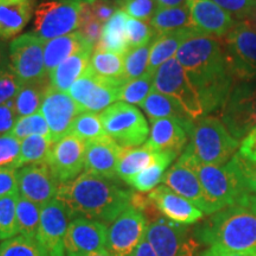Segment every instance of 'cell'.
I'll use <instances>...</instances> for the list:
<instances>
[{"label": "cell", "instance_id": "1", "mask_svg": "<svg viewBox=\"0 0 256 256\" xmlns=\"http://www.w3.org/2000/svg\"><path fill=\"white\" fill-rule=\"evenodd\" d=\"M176 58L200 96L204 115L220 113L235 83L222 40L197 34L185 42Z\"/></svg>", "mask_w": 256, "mask_h": 256}, {"label": "cell", "instance_id": "2", "mask_svg": "<svg viewBox=\"0 0 256 256\" xmlns=\"http://www.w3.org/2000/svg\"><path fill=\"white\" fill-rule=\"evenodd\" d=\"M133 192L124 188L119 179L83 172L60 186L57 200L63 202L74 218L83 217L112 224L130 206Z\"/></svg>", "mask_w": 256, "mask_h": 256}, {"label": "cell", "instance_id": "3", "mask_svg": "<svg viewBox=\"0 0 256 256\" xmlns=\"http://www.w3.org/2000/svg\"><path fill=\"white\" fill-rule=\"evenodd\" d=\"M200 243L229 250H256V212L243 206L211 215L194 229Z\"/></svg>", "mask_w": 256, "mask_h": 256}, {"label": "cell", "instance_id": "4", "mask_svg": "<svg viewBox=\"0 0 256 256\" xmlns=\"http://www.w3.org/2000/svg\"><path fill=\"white\" fill-rule=\"evenodd\" d=\"M182 156L190 162L200 178L209 206V216L226 208L242 206L249 192L229 162L224 166L202 164L186 150Z\"/></svg>", "mask_w": 256, "mask_h": 256}, {"label": "cell", "instance_id": "5", "mask_svg": "<svg viewBox=\"0 0 256 256\" xmlns=\"http://www.w3.org/2000/svg\"><path fill=\"white\" fill-rule=\"evenodd\" d=\"M238 147L240 142L220 118L206 115L194 121L185 150L202 164L224 166L234 158Z\"/></svg>", "mask_w": 256, "mask_h": 256}, {"label": "cell", "instance_id": "6", "mask_svg": "<svg viewBox=\"0 0 256 256\" xmlns=\"http://www.w3.org/2000/svg\"><path fill=\"white\" fill-rule=\"evenodd\" d=\"M222 40L235 83H256V31L248 20L238 22Z\"/></svg>", "mask_w": 256, "mask_h": 256}, {"label": "cell", "instance_id": "7", "mask_svg": "<svg viewBox=\"0 0 256 256\" xmlns=\"http://www.w3.org/2000/svg\"><path fill=\"white\" fill-rule=\"evenodd\" d=\"M100 115L107 136L121 147H139L148 140L151 128L136 106L119 101Z\"/></svg>", "mask_w": 256, "mask_h": 256}, {"label": "cell", "instance_id": "8", "mask_svg": "<svg viewBox=\"0 0 256 256\" xmlns=\"http://www.w3.org/2000/svg\"><path fill=\"white\" fill-rule=\"evenodd\" d=\"M81 2L46 0L34 12L32 31L44 43L74 34L80 28Z\"/></svg>", "mask_w": 256, "mask_h": 256}, {"label": "cell", "instance_id": "9", "mask_svg": "<svg viewBox=\"0 0 256 256\" xmlns=\"http://www.w3.org/2000/svg\"><path fill=\"white\" fill-rule=\"evenodd\" d=\"M146 238L158 256H196L200 247L188 226L160 215L147 224Z\"/></svg>", "mask_w": 256, "mask_h": 256}, {"label": "cell", "instance_id": "10", "mask_svg": "<svg viewBox=\"0 0 256 256\" xmlns=\"http://www.w3.org/2000/svg\"><path fill=\"white\" fill-rule=\"evenodd\" d=\"M153 89L177 101L194 121L206 116L200 96L176 57L162 64L156 72Z\"/></svg>", "mask_w": 256, "mask_h": 256}, {"label": "cell", "instance_id": "11", "mask_svg": "<svg viewBox=\"0 0 256 256\" xmlns=\"http://www.w3.org/2000/svg\"><path fill=\"white\" fill-rule=\"evenodd\" d=\"M44 44L34 32L20 34L10 44V66L23 84L49 80L44 60Z\"/></svg>", "mask_w": 256, "mask_h": 256}, {"label": "cell", "instance_id": "12", "mask_svg": "<svg viewBox=\"0 0 256 256\" xmlns=\"http://www.w3.org/2000/svg\"><path fill=\"white\" fill-rule=\"evenodd\" d=\"M220 115L222 122L238 142L255 130L256 83H235Z\"/></svg>", "mask_w": 256, "mask_h": 256}, {"label": "cell", "instance_id": "13", "mask_svg": "<svg viewBox=\"0 0 256 256\" xmlns=\"http://www.w3.org/2000/svg\"><path fill=\"white\" fill-rule=\"evenodd\" d=\"M124 84V81L100 78L89 66L68 94L83 113H100L120 101V89Z\"/></svg>", "mask_w": 256, "mask_h": 256}, {"label": "cell", "instance_id": "14", "mask_svg": "<svg viewBox=\"0 0 256 256\" xmlns=\"http://www.w3.org/2000/svg\"><path fill=\"white\" fill-rule=\"evenodd\" d=\"M74 220L68 206L60 200H52L42 206L37 242L49 256H66V240L70 223Z\"/></svg>", "mask_w": 256, "mask_h": 256}, {"label": "cell", "instance_id": "15", "mask_svg": "<svg viewBox=\"0 0 256 256\" xmlns=\"http://www.w3.org/2000/svg\"><path fill=\"white\" fill-rule=\"evenodd\" d=\"M147 224L146 216L130 206L110 224L107 250L113 256H130L145 238Z\"/></svg>", "mask_w": 256, "mask_h": 256}, {"label": "cell", "instance_id": "16", "mask_svg": "<svg viewBox=\"0 0 256 256\" xmlns=\"http://www.w3.org/2000/svg\"><path fill=\"white\" fill-rule=\"evenodd\" d=\"M84 156L86 142L68 134L54 144L46 164L62 185L74 180L82 174L84 170Z\"/></svg>", "mask_w": 256, "mask_h": 256}, {"label": "cell", "instance_id": "17", "mask_svg": "<svg viewBox=\"0 0 256 256\" xmlns=\"http://www.w3.org/2000/svg\"><path fill=\"white\" fill-rule=\"evenodd\" d=\"M17 178L19 194L40 206H44L58 194L60 184L46 162L18 168Z\"/></svg>", "mask_w": 256, "mask_h": 256}, {"label": "cell", "instance_id": "18", "mask_svg": "<svg viewBox=\"0 0 256 256\" xmlns=\"http://www.w3.org/2000/svg\"><path fill=\"white\" fill-rule=\"evenodd\" d=\"M107 224L76 217L70 223L64 246L66 256H84L107 249Z\"/></svg>", "mask_w": 256, "mask_h": 256}, {"label": "cell", "instance_id": "19", "mask_svg": "<svg viewBox=\"0 0 256 256\" xmlns=\"http://www.w3.org/2000/svg\"><path fill=\"white\" fill-rule=\"evenodd\" d=\"M40 113L49 124L54 142L68 136L74 120L83 112L68 92L49 87L40 107Z\"/></svg>", "mask_w": 256, "mask_h": 256}, {"label": "cell", "instance_id": "20", "mask_svg": "<svg viewBox=\"0 0 256 256\" xmlns=\"http://www.w3.org/2000/svg\"><path fill=\"white\" fill-rule=\"evenodd\" d=\"M192 28L204 36L223 40L238 24L228 12L212 0H188Z\"/></svg>", "mask_w": 256, "mask_h": 256}, {"label": "cell", "instance_id": "21", "mask_svg": "<svg viewBox=\"0 0 256 256\" xmlns=\"http://www.w3.org/2000/svg\"><path fill=\"white\" fill-rule=\"evenodd\" d=\"M162 183L179 196L191 202L194 206L203 211V214L209 215V206L200 178L183 156H179L178 162L166 172Z\"/></svg>", "mask_w": 256, "mask_h": 256}, {"label": "cell", "instance_id": "22", "mask_svg": "<svg viewBox=\"0 0 256 256\" xmlns=\"http://www.w3.org/2000/svg\"><path fill=\"white\" fill-rule=\"evenodd\" d=\"M148 197L162 216L176 223L191 226L198 223L204 217L203 211L166 185L156 188L150 192Z\"/></svg>", "mask_w": 256, "mask_h": 256}, {"label": "cell", "instance_id": "23", "mask_svg": "<svg viewBox=\"0 0 256 256\" xmlns=\"http://www.w3.org/2000/svg\"><path fill=\"white\" fill-rule=\"evenodd\" d=\"M121 147L110 136L98 138L86 142L84 172L110 179H119L116 168L121 154Z\"/></svg>", "mask_w": 256, "mask_h": 256}, {"label": "cell", "instance_id": "24", "mask_svg": "<svg viewBox=\"0 0 256 256\" xmlns=\"http://www.w3.org/2000/svg\"><path fill=\"white\" fill-rule=\"evenodd\" d=\"M192 130L194 127H188L174 119L151 120L146 145L156 152H174L179 156L186 148Z\"/></svg>", "mask_w": 256, "mask_h": 256}, {"label": "cell", "instance_id": "25", "mask_svg": "<svg viewBox=\"0 0 256 256\" xmlns=\"http://www.w3.org/2000/svg\"><path fill=\"white\" fill-rule=\"evenodd\" d=\"M38 0H0V40L20 36L34 16Z\"/></svg>", "mask_w": 256, "mask_h": 256}, {"label": "cell", "instance_id": "26", "mask_svg": "<svg viewBox=\"0 0 256 256\" xmlns=\"http://www.w3.org/2000/svg\"><path fill=\"white\" fill-rule=\"evenodd\" d=\"M197 34H202L192 28H182V30L178 31L159 34L152 44L148 68H147L146 74L154 76L162 64L176 57L179 49H180L185 42L192 37L197 36Z\"/></svg>", "mask_w": 256, "mask_h": 256}, {"label": "cell", "instance_id": "27", "mask_svg": "<svg viewBox=\"0 0 256 256\" xmlns=\"http://www.w3.org/2000/svg\"><path fill=\"white\" fill-rule=\"evenodd\" d=\"M94 46L88 44L75 55L69 57L49 75L50 86L57 90L69 92L70 88L81 78L90 66L92 55L94 52Z\"/></svg>", "mask_w": 256, "mask_h": 256}, {"label": "cell", "instance_id": "28", "mask_svg": "<svg viewBox=\"0 0 256 256\" xmlns=\"http://www.w3.org/2000/svg\"><path fill=\"white\" fill-rule=\"evenodd\" d=\"M142 110L145 112L150 121L159 119H174L188 127H194V120L184 110V108L174 98L153 89L151 94L142 102Z\"/></svg>", "mask_w": 256, "mask_h": 256}, {"label": "cell", "instance_id": "29", "mask_svg": "<svg viewBox=\"0 0 256 256\" xmlns=\"http://www.w3.org/2000/svg\"><path fill=\"white\" fill-rule=\"evenodd\" d=\"M158 152L153 151L146 144L139 147H122L116 168L118 178L128 184L140 172L151 166Z\"/></svg>", "mask_w": 256, "mask_h": 256}, {"label": "cell", "instance_id": "30", "mask_svg": "<svg viewBox=\"0 0 256 256\" xmlns=\"http://www.w3.org/2000/svg\"><path fill=\"white\" fill-rule=\"evenodd\" d=\"M88 44L78 31L46 42L44 44V60L48 75H50L60 64L75 55Z\"/></svg>", "mask_w": 256, "mask_h": 256}, {"label": "cell", "instance_id": "31", "mask_svg": "<svg viewBox=\"0 0 256 256\" xmlns=\"http://www.w3.org/2000/svg\"><path fill=\"white\" fill-rule=\"evenodd\" d=\"M128 16L122 10H118L113 17L104 25L102 37L95 49L126 55L130 50L127 40V20Z\"/></svg>", "mask_w": 256, "mask_h": 256}, {"label": "cell", "instance_id": "32", "mask_svg": "<svg viewBox=\"0 0 256 256\" xmlns=\"http://www.w3.org/2000/svg\"><path fill=\"white\" fill-rule=\"evenodd\" d=\"M177 156V153L174 152H158L156 162L146 170H144L142 172H140L136 177H134L128 185L140 194L153 191L159 186L160 183H162L166 170L174 162Z\"/></svg>", "mask_w": 256, "mask_h": 256}, {"label": "cell", "instance_id": "33", "mask_svg": "<svg viewBox=\"0 0 256 256\" xmlns=\"http://www.w3.org/2000/svg\"><path fill=\"white\" fill-rule=\"evenodd\" d=\"M150 24L152 25V28L158 34L192 28L190 11L186 5L171 8H159Z\"/></svg>", "mask_w": 256, "mask_h": 256}, {"label": "cell", "instance_id": "34", "mask_svg": "<svg viewBox=\"0 0 256 256\" xmlns=\"http://www.w3.org/2000/svg\"><path fill=\"white\" fill-rule=\"evenodd\" d=\"M49 87V80L40 83H28V84L22 86L20 90L14 98L18 116H30V115L38 113L40 110Z\"/></svg>", "mask_w": 256, "mask_h": 256}, {"label": "cell", "instance_id": "35", "mask_svg": "<svg viewBox=\"0 0 256 256\" xmlns=\"http://www.w3.org/2000/svg\"><path fill=\"white\" fill-rule=\"evenodd\" d=\"M90 69L100 78L124 81V55L94 49L90 60Z\"/></svg>", "mask_w": 256, "mask_h": 256}, {"label": "cell", "instance_id": "36", "mask_svg": "<svg viewBox=\"0 0 256 256\" xmlns=\"http://www.w3.org/2000/svg\"><path fill=\"white\" fill-rule=\"evenodd\" d=\"M54 144L55 142L51 138L40 136H32L23 140L20 145L19 168L26 165L46 162Z\"/></svg>", "mask_w": 256, "mask_h": 256}, {"label": "cell", "instance_id": "37", "mask_svg": "<svg viewBox=\"0 0 256 256\" xmlns=\"http://www.w3.org/2000/svg\"><path fill=\"white\" fill-rule=\"evenodd\" d=\"M42 206L19 194L17 204V226L19 235L36 238L40 222Z\"/></svg>", "mask_w": 256, "mask_h": 256}, {"label": "cell", "instance_id": "38", "mask_svg": "<svg viewBox=\"0 0 256 256\" xmlns=\"http://www.w3.org/2000/svg\"><path fill=\"white\" fill-rule=\"evenodd\" d=\"M69 134L78 136L83 142H92L98 138L107 136L101 115L96 113H82L80 114L72 124Z\"/></svg>", "mask_w": 256, "mask_h": 256}, {"label": "cell", "instance_id": "39", "mask_svg": "<svg viewBox=\"0 0 256 256\" xmlns=\"http://www.w3.org/2000/svg\"><path fill=\"white\" fill-rule=\"evenodd\" d=\"M19 192L0 198V241L18 235L17 204Z\"/></svg>", "mask_w": 256, "mask_h": 256}, {"label": "cell", "instance_id": "40", "mask_svg": "<svg viewBox=\"0 0 256 256\" xmlns=\"http://www.w3.org/2000/svg\"><path fill=\"white\" fill-rule=\"evenodd\" d=\"M0 256H49L36 238L14 236L0 243Z\"/></svg>", "mask_w": 256, "mask_h": 256}, {"label": "cell", "instance_id": "41", "mask_svg": "<svg viewBox=\"0 0 256 256\" xmlns=\"http://www.w3.org/2000/svg\"><path fill=\"white\" fill-rule=\"evenodd\" d=\"M152 44L153 43L142 48H136V49L128 50V52L124 55V78L126 83L142 78L147 72Z\"/></svg>", "mask_w": 256, "mask_h": 256}, {"label": "cell", "instance_id": "42", "mask_svg": "<svg viewBox=\"0 0 256 256\" xmlns=\"http://www.w3.org/2000/svg\"><path fill=\"white\" fill-rule=\"evenodd\" d=\"M153 82L154 76L145 74L142 78L124 83L120 89V100L128 104L142 106L153 90Z\"/></svg>", "mask_w": 256, "mask_h": 256}, {"label": "cell", "instance_id": "43", "mask_svg": "<svg viewBox=\"0 0 256 256\" xmlns=\"http://www.w3.org/2000/svg\"><path fill=\"white\" fill-rule=\"evenodd\" d=\"M11 136L23 142L26 138L32 136L51 138V132L46 118L42 115L40 112H38L36 114L30 115V116L19 118Z\"/></svg>", "mask_w": 256, "mask_h": 256}, {"label": "cell", "instance_id": "44", "mask_svg": "<svg viewBox=\"0 0 256 256\" xmlns=\"http://www.w3.org/2000/svg\"><path fill=\"white\" fill-rule=\"evenodd\" d=\"M126 31L130 50L151 44L159 36L151 24L130 17H128Z\"/></svg>", "mask_w": 256, "mask_h": 256}, {"label": "cell", "instance_id": "45", "mask_svg": "<svg viewBox=\"0 0 256 256\" xmlns=\"http://www.w3.org/2000/svg\"><path fill=\"white\" fill-rule=\"evenodd\" d=\"M118 10H122L130 18L151 23L153 16L159 10L156 0H115Z\"/></svg>", "mask_w": 256, "mask_h": 256}, {"label": "cell", "instance_id": "46", "mask_svg": "<svg viewBox=\"0 0 256 256\" xmlns=\"http://www.w3.org/2000/svg\"><path fill=\"white\" fill-rule=\"evenodd\" d=\"M22 142L11 134L0 136V168H19Z\"/></svg>", "mask_w": 256, "mask_h": 256}, {"label": "cell", "instance_id": "47", "mask_svg": "<svg viewBox=\"0 0 256 256\" xmlns=\"http://www.w3.org/2000/svg\"><path fill=\"white\" fill-rule=\"evenodd\" d=\"M229 165L235 170L236 174L241 178L243 185L252 194H256V164L243 158L238 153L234 156L229 162Z\"/></svg>", "mask_w": 256, "mask_h": 256}, {"label": "cell", "instance_id": "48", "mask_svg": "<svg viewBox=\"0 0 256 256\" xmlns=\"http://www.w3.org/2000/svg\"><path fill=\"white\" fill-rule=\"evenodd\" d=\"M23 83L16 75L11 66L0 70V106L14 100Z\"/></svg>", "mask_w": 256, "mask_h": 256}, {"label": "cell", "instance_id": "49", "mask_svg": "<svg viewBox=\"0 0 256 256\" xmlns=\"http://www.w3.org/2000/svg\"><path fill=\"white\" fill-rule=\"evenodd\" d=\"M238 22L247 20L256 8V0H212Z\"/></svg>", "mask_w": 256, "mask_h": 256}, {"label": "cell", "instance_id": "50", "mask_svg": "<svg viewBox=\"0 0 256 256\" xmlns=\"http://www.w3.org/2000/svg\"><path fill=\"white\" fill-rule=\"evenodd\" d=\"M19 119L16 110L14 100L0 106V136H8L12 130Z\"/></svg>", "mask_w": 256, "mask_h": 256}, {"label": "cell", "instance_id": "51", "mask_svg": "<svg viewBox=\"0 0 256 256\" xmlns=\"http://www.w3.org/2000/svg\"><path fill=\"white\" fill-rule=\"evenodd\" d=\"M17 192H19L17 170L0 168V198Z\"/></svg>", "mask_w": 256, "mask_h": 256}, {"label": "cell", "instance_id": "52", "mask_svg": "<svg viewBox=\"0 0 256 256\" xmlns=\"http://www.w3.org/2000/svg\"><path fill=\"white\" fill-rule=\"evenodd\" d=\"M78 31L82 34V37L84 38L89 44H92V46H94L95 48L98 46V42H100L102 37L104 24H101L100 22L96 20L95 18H92L90 20L86 22V23L80 25Z\"/></svg>", "mask_w": 256, "mask_h": 256}, {"label": "cell", "instance_id": "53", "mask_svg": "<svg viewBox=\"0 0 256 256\" xmlns=\"http://www.w3.org/2000/svg\"><path fill=\"white\" fill-rule=\"evenodd\" d=\"M92 16L101 24H106L118 11L115 2H104V0H90Z\"/></svg>", "mask_w": 256, "mask_h": 256}, {"label": "cell", "instance_id": "54", "mask_svg": "<svg viewBox=\"0 0 256 256\" xmlns=\"http://www.w3.org/2000/svg\"><path fill=\"white\" fill-rule=\"evenodd\" d=\"M238 154L256 164V130L249 133L240 145Z\"/></svg>", "mask_w": 256, "mask_h": 256}, {"label": "cell", "instance_id": "55", "mask_svg": "<svg viewBox=\"0 0 256 256\" xmlns=\"http://www.w3.org/2000/svg\"><path fill=\"white\" fill-rule=\"evenodd\" d=\"M200 256H256V250H247V252H236L229 250L220 247H210Z\"/></svg>", "mask_w": 256, "mask_h": 256}, {"label": "cell", "instance_id": "56", "mask_svg": "<svg viewBox=\"0 0 256 256\" xmlns=\"http://www.w3.org/2000/svg\"><path fill=\"white\" fill-rule=\"evenodd\" d=\"M130 256H158L156 252H154V249L151 246V243L147 241L146 235L145 238H142V241L138 244V247L134 249V252H132Z\"/></svg>", "mask_w": 256, "mask_h": 256}, {"label": "cell", "instance_id": "57", "mask_svg": "<svg viewBox=\"0 0 256 256\" xmlns=\"http://www.w3.org/2000/svg\"><path fill=\"white\" fill-rule=\"evenodd\" d=\"M10 66L8 58V46H6L5 42L0 40V70Z\"/></svg>", "mask_w": 256, "mask_h": 256}, {"label": "cell", "instance_id": "58", "mask_svg": "<svg viewBox=\"0 0 256 256\" xmlns=\"http://www.w3.org/2000/svg\"><path fill=\"white\" fill-rule=\"evenodd\" d=\"M188 0H156L159 8H179V6L186 5Z\"/></svg>", "mask_w": 256, "mask_h": 256}, {"label": "cell", "instance_id": "59", "mask_svg": "<svg viewBox=\"0 0 256 256\" xmlns=\"http://www.w3.org/2000/svg\"><path fill=\"white\" fill-rule=\"evenodd\" d=\"M243 206H247L249 209H252L254 212H256V194H249L244 202L242 203Z\"/></svg>", "mask_w": 256, "mask_h": 256}, {"label": "cell", "instance_id": "60", "mask_svg": "<svg viewBox=\"0 0 256 256\" xmlns=\"http://www.w3.org/2000/svg\"><path fill=\"white\" fill-rule=\"evenodd\" d=\"M84 256H113V255H112L110 252L107 250V249H104V250L95 252H92V254H88V255H84Z\"/></svg>", "mask_w": 256, "mask_h": 256}, {"label": "cell", "instance_id": "61", "mask_svg": "<svg viewBox=\"0 0 256 256\" xmlns=\"http://www.w3.org/2000/svg\"><path fill=\"white\" fill-rule=\"evenodd\" d=\"M247 20L249 22V23H250V25L252 28H255V31H256V8H255V11L252 12V14L250 16V17H249Z\"/></svg>", "mask_w": 256, "mask_h": 256}, {"label": "cell", "instance_id": "62", "mask_svg": "<svg viewBox=\"0 0 256 256\" xmlns=\"http://www.w3.org/2000/svg\"><path fill=\"white\" fill-rule=\"evenodd\" d=\"M72 2H81V0H72Z\"/></svg>", "mask_w": 256, "mask_h": 256}, {"label": "cell", "instance_id": "63", "mask_svg": "<svg viewBox=\"0 0 256 256\" xmlns=\"http://www.w3.org/2000/svg\"><path fill=\"white\" fill-rule=\"evenodd\" d=\"M104 2H110V0H104Z\"/></svg>", "mask_w": 256, "mask_h": 256}]
</instances>
